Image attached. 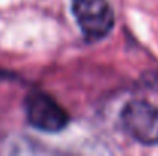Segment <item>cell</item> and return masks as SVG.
<instances>
[{
	"instance_id": "cell-1",
	"label": "cell",
	"mask_w": 158,
	"mask_h": 156,
	"mask_svg": "<svg viewBox=\"0 0 158 156\" xmlns=\"http://www.w3.org/2000/svg\"><path fill=\"white\" fill-rule=\"evenodd\" d=\"M124 130L144 146L158 144V109L144 100H132L121 110Z\"/></svg>"
},
{
	"instance_id": "cell-2",
	"label": "cell",
	"mask_w": 158,
	"mask_h": 156,
	"mask_svg": "<svg viewBox=\"0 0 158 156\" xmlns=\"http://www.w3.org/2000/svg\"><path fill=\"white\" fill-rule=\"evenodd\" d=\"M72 12L91 42L106 37L114 26V11L107 0H72Z\"/></svg>"
},
{
	"instance_id": "cell-3",
	"label": "cell",
	"mask_w": 158,
	"mask_h": 156,
	"mask_svg": "<svg viewBox=\"0 0 158 156\" xmlns=\"http://www.w3.org/2000/svg\"><path fill=\"white\" fill-rule=\"evenodd\" d=\"M26 118L31 126L43 132H60L69 118L64 109L43 92H32L26 98Z\"/></svg>"
}]
</instances>
